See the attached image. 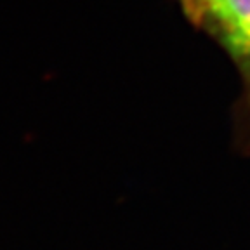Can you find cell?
I'll return each instance as SVG.
<instances>
[{"label": "cell", "mask_w": 250, "mask_h": 250, "mask_svg": "<svg viewBox=\"0 0 250 250\" xmlns=\"http://www.w3.org/2000/svg\"><path fill=\"white\" fill-rule=\"evenodd\" d=\"M186 14L207 28L242 62L250 64V0H179Z\"/></svg>", "instance_id": "obj_1"}]
</instances>
